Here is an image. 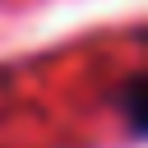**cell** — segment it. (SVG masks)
Returning a JSON list of instances; mask_svg holds the SVG:
<instances>
[{
  "label": "cell",
  "mask_w": 148,
  "mask_h": 148,
  "mask_svg": "<svg viewBox=\"0 0 148 148\" xmlns=\"http://www.w3.org/2000/svg\"><path fill=\"white\" fill-rule=\"evenodd\" d=\"M143 74H130L125 79V88H120V111H125V130L134 134V139H143V130H148V120H143Z\"/></svg>",
  "instance_id": "6da1fadb"
}]
</instances>
